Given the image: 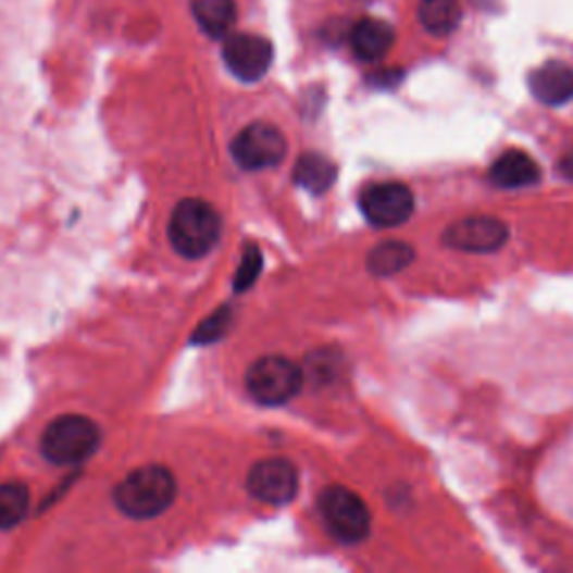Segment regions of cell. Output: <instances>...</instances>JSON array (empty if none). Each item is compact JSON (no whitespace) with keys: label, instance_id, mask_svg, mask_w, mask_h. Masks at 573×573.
Listing matches in <instances>:
<instances>
[{"label":"cell","instance_id":"obj_6","mask_svg":"<svg viewBox=\"0 0 573 573\" xmlns=\"http://www.w3.org/2000/svg\"><path fill=\"white\" fill-rule=\"evenodd\" d=\"M232 155L247 171H264L278 166L287 155L285 135L264 122H256L240 130L232 144Z\"/></svg>","mask_w":573,"mask_h":573},{"label":"cell","instance_id":"obj_8","mask_svg":"<svg viewBox=\"0 0 573 573\" xmlns=\"http://www.w3.org/2000/svg\"><path fill=\"white\" fill-rule=\"evenodd\" d=\"M359 204L365 220L381 228L401 226L414 213L412 190L401 182H378L368 186Z\"/></svg>","mask_w":573,"mask_h":573},{"label":"cell","instance_id":"obj_12","mask_svg":"<svg viewBox=\"0 0 573 573\" xmlns=\"http://www.w3.org/2000/svg\"><path fill=\"white\" fill-rule=\"evenodd\" d=\"M540 166L528 152L511 148L493 162L488 171V179L498 188H526L540 182Z\"/></svg>","mask_w":573,"mask_h":573},{"label":"cell","instance_id":"obj_11","mask_svg":"<svg viewBox=\"0 0 573 573\" xmlns=\"http://www.w3.org/2000/svg\"><path fill=\"white\" fill-rule=\"evenodd\" d=\"M528 88L545 105H564L573 99V67L562 61H547L531 72Z\"/></svg>","mask_w":573,"mask_h":573},{"label":"cell","instance_id":"obj_19","mask_svg":"<svg viewBox=\"0 0 573 573\" xmlns=\"http://www.w3.org/2000/svg\"><path fill=\"white\" fill-rule=\"evenodd\" d=\"M232 323H234V312L228 310V308H222V310H217L211 319H207L198 327L194 340L196 342H213V340H217L220 336L226 334V329L232 327Z\"/></svg>","mask_w":573,"mask_h":573},{"label":"cell","instance_id":"obj_2","mask_svg":"<svg viewBox=\"0 0 573 573\" xmlns=\"http://www.w3.org/2000/svg\"><path fill=\"white\" fill-rule=\"evenodd\" d=\"M177 484L169 469L144 466L133 471L114 490V502L135 520H150L162 515L175 500Z\"/></svg>","mask_w":573,"mask_h":573},{"label":"cell","instance_id":"obj_3","mask_svg":"<svg viewBox=\"0 0 573 573\" xmlns=\"http://www.w3.org/2000/svg\"><path fill=\"white\" fill-rule=\"evenodd\" d=\"M101 444V431L88 416L63 414L46 428L41 452L57 466H74L86 462Z\"/></svg>","mask_w":573,"mask_h":573},{"label":"cell","instance_id":"obj_14","mask_svg":"<svg viewBox=\"0 0 573 573\" xmlns=\"http://www.w3.org/2000/svg\"><path fill=\"white\" fill-rule=\"evenodd\" d=\"M190 10L200 29L211 38L228 36L238 21L236 0H190Z\"/></svg>","mask_w":573,"mask_h":573},{"label":"cell","instance_id":"obj_4","mask_svg":"<svg viewBox=\"0 0 573 573\" xmlns=\"http://www.w3.org/2000/svg\"><path fill=\"white\" fill-rule=\"evenodd\" d=\"M332 536L342 545H359L370 536L372 515L359 495L346 486H327L319 500Z\"/></svg>","mask_w":573,"mask_h":573},{"label":"cell","instance_id":"obj_1","mask_svg":"<svg viewBox=\"0 0 573 573\" xmlns=\"http://www.w3.org/2000/svg\"><path fill=\"white\" fill-rule=\"evenodd\" d=\"M222 236V217L204 200H182L169 222V238L173 249L188 258L198 260L213 251Z\"/></svg>","mask_w":573,"mask_h":573},{"label":"cell","instance_id":"obj_18","mask_svg":"<svg viewBox=\"0 0 573 573\" xmlns=\"http://www.w3.org/2000/svg\"><path fill=\"white\" fill-rule=\"evenodd\" d=\"M29 511V488L21 482L0 486V528L10 531L18 526Z\"/></svg>","mask_w":573,"mask_h":573},{"label":"cell","instance_id":"obj_13","mask_svg":"<svg viewBox=\"0 0 573 573\" xmlns=\"http://www.w3.org/2000/svg\"><path fill=\"white\" fill-rule=\"evenodd\" d=\"M395 29L390 23L381 18H361L350 34V46L352 52L365 61V63H376L384 59L393 46H395Z\"/></svg>","mask_w":573,"mask_h":573},{"label":"cell","instance_id":"obj_17","mask_svg":"<svg viewBox=\"0 0 573 573\" xmlns=\"http://www.w3.org/2000/svg\"><path fill=\"white\" fill-rule=\"evenodd\" d=\"M419 21L433 36H448L462 21L460 0H422Z\"/></svg>","mask_w":573,"mask_h":573},{"label":"cell","instance_id":"obj_21","mask_svg":"<svg viewBox=\"0 0 573 573\" xmlns=\"http://www.w3.org/2000/svg\"><path fill=\"white\" fill-rule=\"evenodd\" d=\"M560 171H562L564 177L573 179V146H571V150L566 152V155L562 158V162H560Z\"/></svg>","mask_w":573,"mask_h":573},{"label":"cell","instance_id":"obj_16","mask_svg":"<svg viewBox=\"0 0 573 573\" xmlns=\"http://www.w3.org/2000/svg\"><path fill=\"white\" fill-rule=\"evenodd\" d=\"M414 260V249L401 240H386L376 245L368 256V270L374 276H395Z\"/></svg>","mask_w":573,"mask_h":573},{"label":"cell","instance_id":"obj_5","mask_svg":"<svg viewBox=\"0 0 573 573\" xmlns=\"http://www.w3.org/2000/svg\"><path fill=\"white\" fill-rule=\"evenodd\" d=\"M304 374L287 357H262L247 372V390L262 406H283L302 388Z\"/></svg>","mask_w":573,"mask_h":573},{"label":"cell","instance_id":"obj_9","mask_svg":"<svg viewBox=\"0 0 573 573\" xmlns=\"http://www.w3.org/2000/svg\"><path fill=\"white\" fill-rule=\"evenodd\" d=\"M509 226L490 215H473L452 222L444 232V245L466 253H493L507 245Z\"/></svg>","mask_w":573,"mask_h":573},{"label":"cell","instance_id":"obj_15","mask_svg":"<svg viewBox=\"0 0 573 573\" xmlns=\"http://www.w3.org/2000/svg\"><path fill=\"white\" fill-rule=\"evenodd\" d=\"M334 179H336V166L329 158L321 155V152H304V155H300V160L296 162L294 182L314 196L327 194Z\"/></svg>","mask_w":573,"mask_h":573},{"label":"cell","instance_id":"obj_20","mask_svg":"<svg viewBox=\"0 0 573 573\" xmlns=\"http://www.w3.org/2000/svg\"><path fill=\"white\" fill-rule=\"evenodd\" d=\"M260 270H262V253L256 247H249L240 266H238L236 281H234L236 291H247L256 283V278L260 276Z\"/></svg>","mask_w":573,"mask_h":573},{"label":"cell","instance_id":"obj_7","mask_svg":"<svg viewBox=\"0 0 573 573\" xmlns=\"http://www.w3.org/2000/svg\"><path fill=\"white\" fill-rule=\"evenodd\" d=\"M222 59L236 79L256 84L274 63V46L264 36L236 32L224 38Z\"/></svg>","mask_w":573,"mask_h":573},{"label":"cell","instance_id":"obj_10","mask_svg":"<svg viewBox=\"0 0 573 573\" xmlns=\"http://www.w3.org/2000/svg\"><path fill=\"white\" fill-rule=\"evenodd\" d=\"M247 488L264 505L285 507L298 493V471L289 460H278V457L262 460L249 471Z\"/></svg>","mask_w":573,"mask_h":573}]
</instances>
